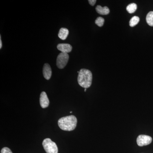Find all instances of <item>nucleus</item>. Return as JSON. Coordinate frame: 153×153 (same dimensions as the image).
<instances>
[{"label":"nucleus","instance_id":"dca6fc26","mask_svg":"<svg viewBox=\"0 0 153 153\" xmlns=\"http://www.w3.org/2000/svg\"><path fill=\"white\" fill-rule=\"evenodd\" d=\"M88 1L91 5L93 6L95 5L97 1L96 0H89V1Z\"/></svg>","mask_w":153,"mask_h":153},{"label":"nucleus","instance_id":"20e7f679","mask_svg":"<svg viewBox=\"0 0 153 153\" xmlns=\"http://www.w3.org/2000/svg\"><path fill=\"white\" fill-rule=\"evenodd\" d=\"M69 60V55L68 53L61 52L57 56L56 60V65L58 68L62 69L67 65Z\"/></svg>","mask_w":153,"mask_h":153},{"label":"nucleus","instance_id":"2eb2a0df","mask_svg":"<svg viewBox=\"0 0 153 153\" xmlns=\"http://www.w3.org/2000/svg\"><path fill=\"white\" fill-rule=\"evenodd\" d=\"M1 153H13L12 151L8 148L4 147L1 150Z\"/></svg>","mask_w":153,"mask_h":153},{"label":"nucleus","instance_id":"9b49d317","mask_svg":"<svg viewBox=\"0 0 153 153\" xmlns=\"http://www.w3.org/2000/svg\"><path fill=\"white\" fill-rule=\"evenodd\" d=\"M146 21L148 25L153 27V11L149 12L146 17Z\"/></svg>","mask_w":153,"mask_h":153},{"label":"nucleus","instance_id":"a211bd4d","mask_svg":"<svg viewBox=\"0 0 153 153\" xmlns=\"http://www.w3.org/2000/svg\"><path fill=\"white\" fill-rule=\"evenodd\" d=\"M86 91V88H85V90H84V91H85H85Z\"/></svg>","mask_w":153,"mask_h":153},{"label":"nucleus","instance_id":"423d86ee","mask_svg":"<svg viewBox=\"0 0 153 153\" xmlns=\"http://www.w3.org/2000/svg\"><path fill=\"white\" fill-rule=\"evenodd\" d=\"M40 103L42 108H46L49 106V100L45 91L41 92L40 97Z\"/></svg>","mask_w":153,"mask_h":153},{"label":"nucleus","instance_id":"1a4fd4ad","mask_svg":"<svg viewBox=\"0 0 153 153\" xmlns=\"http://www.w3.org/2000/svg\"><path fill=\"white\" fill-rule=\"evenodd\" d=\"M96 10L98 13L102 15H107L109 13V9L107 7H102L97 5L96 7Z\"/></svg>","mask_w":153,"mask_h":153},{"label":"nucleus","instance_id":"f03ea898","mask_svg":"<svg viewBox=\"0 0 153 153\" xmlns=\"http://www.w3.org/2000/svg\"><path fill=\"white\" fill-rule=\"evenodd\" d=\"M92 74L88 69H80L78 74L77 81L80 86L85 88L90 87L92 83Z\"/></svg>","mask_w":153,"mask_h":153},{"label":"nucleus","instance_id":"9d476101","mask_svg":"<svg viewBox=\"0 0 153 153\" xmlns=\"http://www.w3.org/2000/svg\"><path fill=\"white\" fill-rule=\"evenodd\" d=\"M69 31L68 29L65 28H61L59 30L58 37L61 40H65L68 37Z\"/></svg>","mask_w":153,"mask_h":153},{"label":"nucleus","instance_id":"6ab92c4d","mask_svg":"<svg viewBox=\"0 0 153 153\" xmlns=\"http://www.w3.org/2000/svg\"><path fill=\"white\" fill-rule=\"evenodd\" d=\"M72 111H71V112H70V113H72Z\"/></svg>","mask_w":153,"mask_h":153},{"label":"nucleus","instance_id":"0eeeda50","mask_svg":"<svg viewBox=\"0 0 153 153\" xmlns=\"http://www.w3.org/2000/svg\"><path fill=\"white\" fill-rule=\"evenodd\" d=\"M43 73L45 79L47 80L50 79L52 74V68L48 63H46L44 64L43 67Z\"/></svg>","mask_w":153,"mask_h":153},{"label":"nucleus","instance_id":"ddd939ff","mask_svg":"<svg viewBox=\"0 0 153 153\" xmlns=\"http://www.w3.org/2000/svg\"><path fill=\"white\" fill-rule=\"evenodd\" d=\"M140 22L139 17L135 16L133 17L131 19L129 22V25L130 27H134L136 25L138 24L139 22Z\"/></svg>","mask_w":153,"mask_h":153},{"label":"nucleus","instance_id":"7ed1b4c3","mask_svg":"<svg viewBox=\"0 0 153 153\" xmlns=\"http://www.w3.org/2000/svg\"><path fill=\"white\" fill-rule=\"evenodd\" d=\"M43 147L47 153H58L57 145L49 138H46L42 143Z\"/></svg>","mask_w":153,"mask_h":153},{"label":"nucleus","instance_id":"6e6552de","mask_svg":"<svg viewBox=\"0 0 153 153\" xmlns=\"http://www.w3.org/2000/svg\"><path fill=\"white\" fill-rule=\"evenodd\" d=\"M57 49L63 53H68L71 52L72 47L68 44H60L57 46Z\"/></svg>","mask_w":153,"mask_h":153},{"label":"nucleus","instance_id":"f8f14e48","mask_svg":"<svg viewBox=\"0 0 153 153\" xmlns=\"http://www.w3.org/2000/svg\"><path fill=\"white\" fill-rule=\"evenodd\" d=\"M137 9V5L135 3H131L127 7L126 10L129 13H133Z\"/></svg>","mask_w":153,"mask_h":153},{"label":"nucleus","instance_id":"f3484780","mask_svg":"<svg viewBox=\"0 0 153 153\" xmlns=\"http://www.w3.org/2000/svg\"><path fill=\"white\" fill-rule=\"evenodd\" d=\"M2 47V43L1 38V36H0V49H1Z\"/></svg>","mask_w":153,"mask_h":153},{"label":"nucleus","instance_id":"39448f33","mask_svg":"<svg viewBox=\"0 0 153 153\" xmlns=\"http://www.w3.org/2000/svg\"><path fill=\"white\" fill-rule=\"evenodd\" d=\"M152 141V139L150 136L146 135H140L137 137V143L139 146H143L150 144Z\"/></svg>","mask_w":153,"mask_h":153},{"label":"nucleus","instance_id":"4468645a","mask_svg":"<svg viewBox=\"0 0 153 153\" xmlns=\"http://www.w3.org/2000/svg\"><path fill=\"white\" fill-rule=\"evenodd\" d=\"M104 19L101 17H98L95 21L96 25H97L99 27H102L104 25Z\"/></svg>","mask_w":153,"mask_h":153},{"label":"nucleus","instance_id":"f257e3e1","mask_svg":"<svg viewBox=\"0 0 153 153\" xmlns=\"http://www.w3.org/2000/svg\"><path fill=\"white\" fill-rule=\"evenodd\" d=\"M77 119L74 115L68 116L60 118L58 120V125L63 130L71 131L76 128Z\"/></svg>","mask_w":153,"mask_h":153}]
</instances>
